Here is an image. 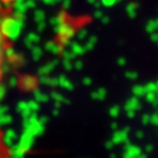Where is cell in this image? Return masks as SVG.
Wrapping results in <instances>:
<instances>
[{
  "label": "cell",
  "instance_id": "obj_2",
  "mask_svg": "<svg viewBox=\"0 0 158 158\" xmlns=\"http://www.w3.org/2000/svg\"><path fill=\"white\" fill-rule=\"evenodd\" d=\"M0 158H13L11 148L8 145L5 134L1 129H0Z\"/></svg>",
  "mask_w": 158,
  "mask_h": 158
},
{
  "label": "cell",
  "instance_id": "obj_1",
  "mask_svg": "<svg viewBox=\"0 0 158 158\" xmlns=\"http://www.w3.org/2000/svg\"><path fill=\"white\" fill-rule=\"evenodd\" d=\"M14 26L15 15L12 6H0V87L11 60Z\"/></svg>",
  "mask_w": 158,
  "mask_h": 158
},
{
  "label": "cell",
  "instance_id": "obj_3",
  "mask_svg": "<svg viewBox=\"0 0 158 158\" xmlns=\"http://www.w3.org/2000/svg\"><path fill=\"white\" fill-rule=\"evenodd\" d=\"M17 0H0V6H12Z\"/></svg>",
  "mask_w": 158,
  "mask_h": 158
}]
</instances>
